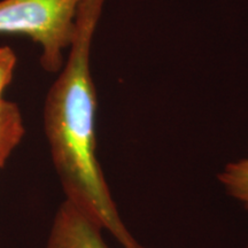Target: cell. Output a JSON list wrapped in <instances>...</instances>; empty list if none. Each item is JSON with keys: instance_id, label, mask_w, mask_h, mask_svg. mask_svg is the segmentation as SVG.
I'll list each match as a JSON object with an SVG mask.
<instances>
[{"instance_id": "cell-1", "label": "cell", "mask_w": 248, "mask_h": 248, "mask_svg": "<svg viewBox=\"0 0 248 248\" xmlns=\"http://www.w3.org/2000/svg\"><path fill=\"white\" fill-rule=\"evenodd\" d=\"M106 0H83L67 60L49 88L44 130L66 200L107 230L122 248H144L120 217L97 157L98 99L90 58Z\"/></svg>"}, {"instance_id": "cell-2", "label": "cell", "mask_w": 248, "mask_h": 248, "mask_svg": "<svg viewBox=\"0 0 248 248\" xmlns=\"http://www.w3.org/2000/svg\"><path fill=\"white\" fill-rule=\"evenodd\" d=\"M83 0H0V33L24 36L42 47L40 64L47 73L63 67Z\"/></svg>"}, {"instance_id": "cell-3", "label": "cell", "mask_w": 248, "mask_h": 248, "mask_svg": "<svg viewBox=\"0 0 248 248\" xmlns=\"http://www.w3.org/2000/svg\"><path fill=\"white\" fill-rule=\"evenodd\" d=\"M101 231L85 213L64 200L55 213L46 248H109Z\"/></svg>"}, {"instance_id": "cell-4", "label": "cell", "mask_w": 248, "mask_h": 248, "mask_svg": "<svg viewBox=\"0 0 248 248\" xmlns=\"http://www.w3.org/2000/svg\"><path fill=\"white\" fill-rule=\"evenodd\" d=\"M24 132L23 117L17 105L0 99V169L22 141Z\"/></svg>"}, {"instance_id": "cell-5", "label": "cell", "mask_w": 248, "mask_h": 248, "mask_svg": "<svg viewBox=\"0 0 248 248\" xmlns=\"http://www.w3.org/2000/svg\"><path fill=\"white\" fill-rule=\"evenodd\" d=\"M218 179L225 191L248 210V159L229 163Z\"/></svg>"}, {"instance_id": "cell-6", "label": "cell", "mask_w": 248, "mask_h": 248, "mask_svg": "<svg viewBox=\"0 0 248 248\" xmlns=\"http://www.w3.org/2000/svg\"><path fill=\"white\" fill-rule=\"evenodd\" d=\"M16 67V55L8 46L0 47V99L4 97L5 90L12 83Z\"/></svg>"}, {"instance_id": "cell-7", "label": "cell", "mask_w": 248, "mask_h": 248, "mask_svg": "<svg viewBox=\"0 0 248 248\" xmlns=\"http://www.w3.org/2000/svg\"><path fill=\"white\" fill-rule=\"evenodd\" d=\"M247 248H248V247H247Z\"/></svg>"}]
</instances>
